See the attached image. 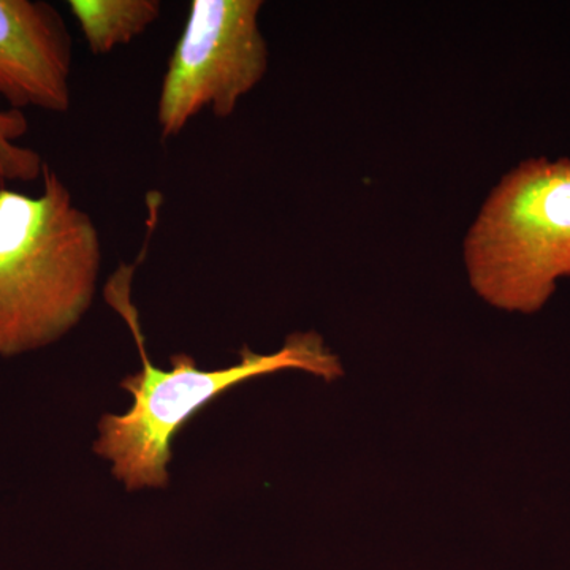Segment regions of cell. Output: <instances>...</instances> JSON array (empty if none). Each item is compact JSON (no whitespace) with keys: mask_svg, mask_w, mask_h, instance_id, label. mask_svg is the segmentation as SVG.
Here are the masks:
<instances>
[{"mask_svg":"<svg viewBox=\"0 0 570 570\" xmlns=\"http://www.w3.org/2000/svg\"><path fill=\"white\" fill-rule=\"evenodd\" d=\"M262 7V0L190 3L157 104L164 140L178 137L205 110L228 118L264 80L269 52L258 26Z\"/></svg>","mask_w":570,"mask_h":570,"instance_id":"4","label":"cell"},{"mask_svg":"<svg viewBox=\"0 0 570 570\" xmlns=\"http://www.w3.org/2000/svg\"><path fill=\"white\" fill-rule=\"evenodd\" d=\"M134 269L130 265L119 266L108 281L105 296L129 324L140 351L142 370L121 382V387L132 393V409L124 415H104L99 422L100 436L94 445L97 455L111 461L112 475L121 480L127 490L167 485V466L176 434L206 404L235 385L291 367L325 381L343 374L337 356L314 332L288 336L284 347L275 354H255L245 347L238 365L225 370H198L193 356L187 354L171 356V371L159 370L146 354L137 307L130 299Z\"/></svg>","mask_w":570,"mask_h":570,"instance_id":"2","label":"cell"},{"mask_svg":"<svg viewBox=\"0 0 570 570\" xmlns=\"http://www.w3.org/2000/svg\"><path fill=\"white\" fill-rule=\"evenodd\" d=\"M463 249L480 298L509 313L542 309L570 276V159H528L502 176Z\"/></svg>","mask_w":570,"mask_h":570,"instance_id":"3","label":"cell"},{"mask_svg":"<svg viewBox=\"0 0 570 570\" xmlns=\"http://www.w3.org/2000/svg\"><path fill=\"white\" fill-rule=\"evenodd\" d=\"M41 181L37 197L0 186V356L61 340L96 295L97 225L47 163Z\"/></svg>","mask_w":570,"mask_h":570,"instance_id":"1","label":"cell"},{"mask_svg":"<svg viewBox=\"0 0 570 570\" xmlns=\"http://www.w3.org/2000/svg\"><path fill=\"white\" fill-rule=\"evenodd\" d=\"M29 132L24 111L0 107V186L6 183H32L41 178L45 160L36 149L18 141Z\"/></svg>","mask_w":570,"mask_h":570,"instance_id":"7","label":"cell"},{"mask_svg":"<svg viewBox=\"0 0 570 570\" xmlns=\"http://www.w3.org/2000/svg\"><path fill=\"white\" fill-rule=\"evenodd\" d=\"M69 9L80 24L94 56L108 55L129 45L159 20V0H70Z\"/></svg>","mask_w":570,"mask_h":570,"instance_id":"6","label":"cell"},{"mask_svg":"<svg viewBox=\"0 0 570 570\" xmlns=\"http://www.w3.org/2000/svg\"><path fill=\"white\" fill-rule=\"evenodd\" d=\"M73 43L67 22L43 0H0V99L13 110H70Z\"/></svg>","mask_w":570,"mask_h":570,"instance_id":"5","label":"cell"}]
</instances>
